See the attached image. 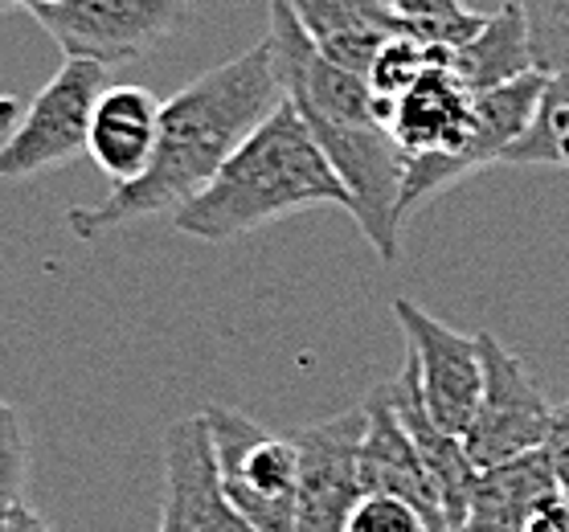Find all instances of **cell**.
<instances>
[{"label":"cell","instance_id":"obj_1","mask_svg":"<svg viewBox=\"0 0 569 532\" xmlns=\"http://www.w3.org/2000/svg\"><path fill=\"white\" fill-rule=\"evenodd\" d=\"M283 103L274 79L267 38L254 50L197 74L189 87L160 103V131L148 169L136 181L119 184L99 205H78L66 213L74 238L94 242L119 225L160 213H177L221 172V164L242 148L250 131Z\"/></svg>","mask_w":569,"mask_h":532},{"label":"cell","instance_id":"obj_2","mask_svg":"<svg viewBox=\"0 0 569 532\" xmlns=\"http://www.w3.org/2000/svg\"><path fill=\"white\" fill-rule=\"evenodd\" d=\"M320 205L352 213V197L311 140L308 123L283 99L221 164L218 177L172 213V225L197 242H233Z\"/></svg>","mask_w":569,"mask_h":532},{"label":"cell","instance_id":"obj_3","mask_svg":"<svg viewBox=\"0 0 569 532\" xmlns=\"http://www.w3.org/2000/svg\"><path fill=\"white\" fill-rule=\"evenodd\" d=\"M218 454L221 492L254 532H296L299 446L291 434H271L230 405L201 410Z\"/></svg>","mask_w":569,"mask_h":532},{"label":"cell","instance_id":"obj_4","mask_svg":"<svg viewBox=\"0 0 569 532\" xmlns=\"http://www.w3.org/2000/svg\"><path fill=\"white\" fill-rule=\"evenodd\" d=\"M107 74L111 70L99 62L66 58L0 143V181H33L87 152L91 116L99 94L107 91Z\"/></svg>","mask_w":569,"mask_h":532},{"label":"cell","instance_id":"obj_5","mask_svg":"<svg viewBox=\"0 0 569 532\" xmlns=\"http://www.w3.org/2000/svg\"><path fill=\"white\" fill-rule=\"evenodd\" d=\"M193 0H53L29 9L66 58L103 70L140 62L189 21Z\"/></svg>","mask_w":569,"mask_h":532},{"label":"cell","instance_id":"obj_6","mask_svg":"<svg viewBox=\"0 0 569 532\" xmlns=\"http://www.w3.org/2000/svg\"><path fill=\"white\" fill-rule=\"evenodd\" d=\"M479 352H483V390H479L471 430L463 434V451L476 471H488L508 459L541 451L553 405L545 402L525 361L505 349L500 337L479 332Z\"/></svg>","mask_w":569,"mask_h":532},{"label":"cell","instance_id":"obj_7","mask_svg":"<svg viewBox=\"0 0 569 532\" xmlns=\"http://www.w3.org/2000/svg\"><path fill=\"white\" fill-rule=\"evenodd\" d=\"M401 332H406V357L418 373V390L427 402L430 418L439 422L451 439L463 442L476 418L479 390H483V352L479 337L455 332L451 324L422 312L415 299H393Z\"/></svg>","mask_w":569,"mask_h":532},{"label":"cell","instance_id":"obj_8","mask_svg":"<svg viewBox=\"0 0 569 532\" xmlns=\"http://www.w3.org/2000/svg\"><path fill=\"white\" fill-rule=\"evenodd\" d=\"M299 446L296 532H345L361 504V442L365 405L332 414L291 434Z\"/></svg>","mask_w":569,"mask_h":532},{"label":"cell","instance_id":"obj_9","mask_svg":"<svg viewBox=\"0 0 569 532\" xmlns=\"http://www.w3.org/2000/svg\"><path fill=\"white\" fill-rule=\"evenodd\" d=\"M160 532H254L221 492L218 454L206 418H181L164 439Z\"/></svg>","mask_w":569,"mask_h":532},{"label":"cell","instance_id":"obj_10","mask_svg":"<svg viewBox=\"0 0 569 532\" xmlns=\"http://www.w3.org/2000/svg\"><path fill=\"white\" fill-rule=\"evenodd\" d=\"M476 131V94L455 79L451 66L427 70L415 87L393 99L389 135L406 157H442L451 160Z\"/></svg>","mask_w":569,"mask_h":532},{"label":"cell","instance_id":"obj_11","mask_svg":"<svg viewBox=\"0 0 569 532\" xmlns=\"http://www.w3.org/2000/svg\"><path fill=\"white\" fill-rule=\"evenodd\" d=\"M386 393H389V402H393V414H398V422L406 426V434H410L418 459H422V468H427V475H430V488H435V500H439V512H442V529L451 532L455 524L467 516V504H471V492H476V480H479L476 463L467 459L463 442L451 439V434L430 418L410 357H406V369L398 373V381L386 385Z\"/></svg>","mask_w":569,"mask_h":532},{"label":"cell","instance_id":"obj_12","mask_svg":"<svg viewBox=\"0 0 569 532\" xmlns=\"http://www.w3.org/2000/svg\"><path fill=\"white\" fill-rule=\"evenodd\" d=\"M361 488L365 495H398L422 512V516L442 529V512L430 488V475L418 459L415 442L406 434V426L393 414L386 385H377L365 402V442H361Z\"/></svg>","mask_w":569,"mask_h":532},{"label":"cell","instance_id":"obj_13","mask_svg":"<svg viewBox=\"0 0 569 532\" xmlns=\"http://www.w3.org/2000/svg\"><path fill=\"white\" fill-rule=\"evenodd\" d=\"M156 131H160V99L148 87L116 82L94 103L87 152L119 189V184L136 181L148 169Z\"/></svg>","mask_w":569,"mask_h":532},{"label":"cell","instance_id":"obj_14","mask_svg":"<svg viewBox=\"0 0 569 532\" xmlns=\"http://www.w3.org/2000/svg\"><path fill=\"white\" fill-rule=\"evenodd\" d=\"M287 9L328 62L345 66L361 79L389 38L410 33L398 17L381 9V0H287Z\"/></svg>","mask_w":569,"mask_h":532},{"label":"cell","instance_id":"obj_15","mask_svg":"<svg viewBox=\"0 0 569 532\" xmlns=\"http://www.w3.org/2000/svg\"><path fill=\"white\" fill-rule=\"evenodd\" d=\"M561 488H557L545 446L520 454V459H508L500 468L479 471L467 516L451 532H525L537 504H545Z\"/></svg>","mask_w":569,"mask_h":532},{"label":"cell","instance_id":"obj_16","mask_svg":"<svg viewBox=\"0 0 569 532\" xmlns=\"http://www.w3.org/2000/svg\"><path fill=\"white\" fill-rule=\"evenodd\" d=\"M451 70L471 94L505 87V82L537 70L529 50V29H525V13H520L517 0H505L492 17H483V26L463 46H455Z\"/></svg>","mask_w":569,"mask_h":532},{"label":"cell","instance_id":"obj_17","mask_svg":"<svg viewBox=\"0 0 569 532\" xmlns=\"http://www.w3.org/2000/svg\"><path fill=\"white\" fill-rule=\"evenodd\" d=\"M500 164H512V169H529V164L569 169V74H545V91L537 111H532V123L508 148V157Z\"/></svg>","mask_w":569,"mask_h":532},{"label":"cell","instance_id":"obj_18","mask_svg":"<svg viewBox=\"0 0 569 532\" xmlns=\"http://www.w3.org/2000/svg\"><path fill=\"white\" fill-rule=\"evenodd\" d=\"M451 46H442V41H430V38H418V33H398V38H389L381 50H377L373 66H369V91L373 99H398L406 87H415L427 70L435 66H451Z\"/></svg>","mask_w":569,"mask_h":532},{"label":"cell","instance_id":"obj_19","mask_svg":"<svg viewBox=\"0 0 569 532\" xmlns=\"http://www.w3.org/2000/svg\"><path fill=\"white\" fill-rule=\"evenodd\" d=\"M381 9L389 17H398L401 26L418 33V38L442 41V46H463L479 26L483 17L471 13L463 0H381Z\"/></svg>","mask_w":569,"mask_h":532},{"label":"cell","instance_id":"obj_20","mask_svg":"<svg viewBox=\"0 0 569 532\" xmlns=\"http://www.w3.org/2000/svg\"><path fill=\"white\" fill-rule=\"evenodd\" d=\"M529 29L532 66L541 74H569V0H517Z\"/></svg>","mask_w":569,"mask_h":532},{"label":"cell","instance_id":"obj_21","mask_svg":"<svg viewBox=\"0 0 569 532\" xmlns=\"http://www.w3.org/2000/svg\"><path fill=\"white\" fill-rule=\"evenodd\" d=\"M26 475H29V439L21 426V414L0 402V532H9L17 508L26 504Z\"/></svg>","mask_w":569,"mask_h":532},{"label":"cell","instance_id":"obj_22","mask_svg":"<svg viewBox=\"0 0 569 532\" xmlns=\"http://www.w3.org/2000/svg\"><path fill=\"white\" fill-rule=\"evenodd\" d=\"M345 532H439L410 500L398 495H361Z\"/></svg>","mask_w":569,"mask_h":532},{"label":"cell","instance_id":"obj_23","mask_svg":"<svg viewBox=\"0 0 569 532\" xmlns=\"http://www.w3.org/2000/svg\"><path fill=\"white\" fill-rule=\"evenodd\" d=\"M545 454H549V468L557 475L561 495H569V402H561L549 418V434H545Z\"/></svg>","mask_w":569,"mask_h":532},{"label":"cell","instance_id":"obj_24","mask_svg":"<svg viewBox=\"0 0 569 532\" xmlns=\"http://www.w3.org/2000/svg\"><path fill=\"white\" fill-rule=\"evenodd\" d=\"M9 532H50V524H46V516L41 512H33L29 504L17 508L13 524H9Z\"/></svg>","mask_w":569,"mask_h":532},{"label":"cell","instance_id":"obj_25","mask_svg":"<svg viewBox=\"0 0 569 532\" xmlns=\"http://www.w3.org/2000/svg\"><path fill=\"white\" fill-rule=\"evenodd\" d=\"M38 4H53V0H0V9H38Z\"/></svg>","mask_w":569,"mask_h":532}]
</instances>
